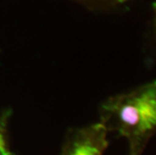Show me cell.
I'll return each mask as SVG.
<instances>
[{"label": "cell", "mask_w": 156, "mask_h": 155, "mask_svg": "<svg viewBox=\"0 0 156 155\" xmlns=\"http://www.w3.org/2000/svg\"><path fill=\"white\" fill-rule=\"evenodd\" d=\"M99 113L108 132L127 141L129 155H142L156 133V80L108 98Z\"/></svg>", "instance_id": "obj_1"}, {"label": "cell", "mask_w": 156, "mask_h": 155, "mask_svg": "<svg viewBox=\"0 0 156 155\" xmlns=\"http://www.w3.org/2000/svg\"><path fill=\"white\" fill-rule=\"evenodd\" d=\"M153 12H154V25L156 28V2L153 4Z\"/></svg>", "instance_id": "obj_5"}, {"label": "cell", "mask_w": 156, "mask_h": 155, "mask_svg": "<svg viewBox=\"0 0 156 155\" xmlns=\"http://www.w3.org/2000/svg\"><path fill=\"white\" fill-rule=\"evenodd\" d=\"M10 112L0 113V155H13L8 141V121Z\"/></svg>", "instance_id": "obj_3"}, {"label": "cell", "mask_w": 156, "mask_h": 155, "mask_svg": "<svg viewBox=\"0 0 156 155\" xmlns=\"http://www.w3.org/2000/svg\"><path fill=\"white\" fill-rule=\"evenodd\" d=\"M107 129L100 122L72 130L61 155H104L109 146Z\"/></svg>", "instance_id": "obj_2"}, {"label": "cell", "mask_w": 156, "mask_h": 155, "mask_svg": "<svg viewBox=\"0 0 156 155\" xmlns=\"http://www.w3.org/2000/svg\"><path fill=\"white\" fill-rule=\"evenodd\" d=\"M99 1H105V2H109L111 4H115V5H121L124 4V3H127L130 0H99Z\"/></svg>", "instance_id": "obj_4"}]
</instances>
